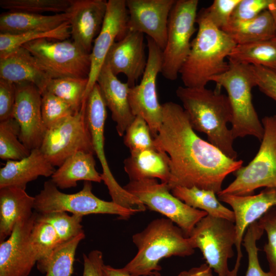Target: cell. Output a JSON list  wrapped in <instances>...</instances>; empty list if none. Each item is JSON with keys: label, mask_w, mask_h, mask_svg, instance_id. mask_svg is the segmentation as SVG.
Returning <instances> with one entry per match:
<instances>
[{"label": "cell", "mask_w": 276, "mask_h": 276, "mask_svg": "<svg viewBox=\"0 0 276 276\" xmlns=\"http://www.w3.org/2000/svg\"><path fill=\"white\" fill-rule=\"evenodd\" d=\"M258 221L267 235L268 241L264 246V251L269 265V272L272 276H276V206L271 208Z\"/></svg>", "instance_id": "b9f144b4"}, {"label": "cell", "mask_w": 276, "mask_h": 276, "mask_svg": "<svg viewBox=\"0 0 276 276\" xmlns=\"http://www.w3.org/2000/svg\"><path fill=\"white\" fill-rule=\"evenodd\" d=\"M274 117H275V119H276V114H275V115H274Z\"/></svg>", "instance_id": "816d5d0a"}, {"label": "cell", "mask_w": 276, "mask_h": 276, "mask_svg": "<svg viewBox=\"0 0 276 276\" xmlns=\"http://www.w3.org/2000/svg\"><path fill=\"white\" fill-rule=\"evenodd\" d=\"M240 0H214L208 7L202 8L199 12L220 29L225 27Z\"/></svg>", "instance_id": "7bdbcfd3"}, {"label": "cell", "mask_w": 276, "mask_h": 276, "mask_svg": "<svg viewBox=\"0 0 276 276\" xmlns=\"http://www.w3.org/2000/svg\"><path fill=\"white\" fill-rule=\"evenodd\" d=\"M16 91L15 84L0 79V122L13 118Z\"/></svg>", "instance_id": "bcb514c9"}, {"label": "cell", "mask_w": 276, "mask_h": 276, "mask_svg": "<svg viewBox=\"0 0 276 276\" xmlns=\"http://www.w3.org/2000/svg\"><path fill=\"white\" fill-rule=\"evenodd\" d=\"M228 62L229 69L213 77L210 81L227 92L232 112L233 138L250 135L261 141L264 129L252 103L251 90L256 84L250 65Z\"/></svg>", "instance_id": "5b68a950"}, {"label": "cell", "mask_w": 276, "mask_h": 276, "mask_svg": "<svg viewBox=\"0 0 276 276\" xmlns=\"http://www.w3.org/2000/svg\"><path fill=\"white\" fill-rule=\"evenodd\" d=\"M128 12L126 0L107 1V9L101 30L95 39L91 56L88 82L84 96L96 83L98 75L111 46L123 39L128 32Z\"/></svg>", "instance_id": "e0dca14e"}, {"label": "cell", "mask_w": 276, "mask_h": 276, "mask_svg": "<svg viewBox=\"0 0 276 276\" xmlns=\"http://www.w3.org/2000/svg\"><path fill=\"white\" fill-rule=\"evenodd\" d=\"M0 79L14 84L33 83L42 94L52 78L34 56L21 47L0 58Z\"/></svg>", "instance_id": "603a6c76"}, {"label": "cell", "mask_w": 276, "mask_h": 276, "mask_svg": "<svg viewBox=\"0 0 276 276\" xmlns=\"http://www.w3.org/2000/svg\"><path fill=\"white\" fill-rule=\"evenodd\" d=\"M198 3V0H176L171 11L160 72L167 80H176L190 53Z\"/></svg>", "instance_id": "ba28073f"}, {"label": "cell", "mask_w": 276, "mask_h": 276, "mask_svg": "<svg viewBox=\"0 0 276 276\" xmlns=\"http://www.w3.org/2000/svg\"><path fill=\"white\" fill-rule=\"evenodd\" d=\"M254 79L263 94L276 101V73L266 67L250 65Z\"/></svg>", "instance_id": "ee69618b"}, {"label": "cell", "mask_w": 276, "mask_h": 276, "mask_svg": "<svg viewBox=\"0 0 276 276\" xmlns=\"http://www.w3.org/2000/svg\"><path fill=\"white\" fill-rule=\"evenodd\" d=\"M96 83L106 107L111 111L117 133L122 136L135 117L129 102L130 86L127 82L120 81L106 63H104L100 71Z\"/></svg>", "instance_id": "7402d4cb"}, {"label": "cell", "mask_w": 276, "mask_h": 276, "mask_svg": "<svg viewBox=\"0 0 276 276\" xmlns=\"http://www.w3.org/2000/svg\"><path fill=\"white\" fill-rule=\"evenodd\" d=\"M162 107L163 121L154 140L156 148L169 157L170 190L196 187L218 194L227 176L243 162L229 158L199 136L181 106L167 102Z\"/></svg>", "instance_id": "6da1fadb"}, {"label": "cell", "mask_w": 276, "mask_h": 276, "mask_svg": "<svg viewBox=\"0 0 276 276\" xmlns=\"http://www.w3.org/2000/svg\"><path fill=\"white\" fill-rule=\"evenodd\" d=\"M92 182L84 181L82 189L74 194L59 191L51 180L44 182L42 189L34 196V210L38 214L70 212L84 216L90 214H110L128 219L137 212L115 202L97 197L92 192Z\"/></svg>", "instance_id": "8992f818"}, {"label": "cell", "mask_w": 276, "mask_h": 276, "mask_svg": "<svg viewBox=\"0 0 276 276\" xmlns=\"http://www.w3.org/2000/svg\"><path fill=\"white\" fill-rule=\"evenodd\" d=\"M34 200L20 188L0 189V242L9 237L17 222L33 216Z\"/></svg>", "instance_id": "d4e9b609"}, {"label": "cell", "mask_w": 276, "mask_h": 276, "mask_svg": "<svg viewBox=\"0 0 276 276\" xmlns=\"http://www.w3.org/2000/svg\"><path fill=\"white\" fill-rule=\"evenodd\" d=\"M41 97L42 118L47 130L57 126L75 113L67 103L55 95L44 91Z\"/></svg>", "instance_id": "f35d334b"}, {"label": "cell", "mask_w": 276, "mask_h": 276, "mask_svg": "<svg viewBox=\"0 0 276 276\" xmlns=\"http://www.w3.org/2000/svg\"><path fill=\"white\" fill-rule=\"evenodd\" d=\"M107 9L106 0H71L68 14L72 40L81 49L91 53Z\"/></svg>", "instance_id": "ffe728a7"}, {"label": "cell", "mask_w": 276, "mask_h": 276, "mask_svg": "<svg viewBox=\"0 0 276 276\" xmlns=\"http://www.w3.org/2000/svg\"><path fill=\"white\" fill-rule=\"evenodd\" d=\"M83 270L82 276H104V265L101 251L94 249L88 254H83Z\"/></svg>", "instance_id": "7dc6e473"}, {"label": "cell", "mask_w": 276, "mask_h": 276, "mask_svg": "<svg viewBox=\"0 0 276 276\" xmlns=\"http://www.w3.org/2000/svg\"><path fill=\"white\" fill-rule=\"evenodd\" d=\"M198 30L179 74L184 86L205 87L213 77L229 68L225 61L237 45L232 38L206 17L197 13Z\"/></svg>", "instance_id": "3957f363"}, {"label": "cell", "mask_w": 276, "mask_h": 276, "mask_svg": "<svg viewBox=\"0 0 276 276\" xmlns=\"http://www.w3.org/2000/svg\"><path fill=\"white\" fill-rule=\"evenodd\" d=\"M171 191L174 196L191 207L203 211L210 216L235 222L233 211L222 204L216 197L217 194L212 191L179 187Z\"/></svg>", "instance_id": "4dcf8cb0"}, {"label": "cell", "mask_w": 276, "mask_h": 276, "mask_svg": "<svg viewBox=\"0 0 276 276\" xmlns=\"http://www.w3.org/2000/svg\"><path fill=\"white\" fill-rule=\"evenodd\" d=\"M84 232L57 246L47 262L43 273L45 276H72L76 251L85 238Z\"/></svg>", "instance_id": "e575fe53"}, {"label": "cell", "mask_w": 276, "mask_h": 276, "mask_svg": "<svg viewBox=\"0 0 276 276\" xmlns=\"http://www.w3.org/2000/svg\"><path fill=\"white\" fill-rule=\"evenodd\" d=\"M36 213L17 222L11 234L0 242V276H28L37 262L30 242Z\"/></svg>", "instance_id": "ac0fdd59"}, {"label": "cell", "mask_w": 276, "mask_h": 276, "mask_svg": "<svg viewBox=\"0 0 276 276\" xmlns=\"http://www.w3.org/2000/svg\"><path fill=\"white\" fill-rule=\"evenodd\" d=\"M236 237L234 222L208 215L196 225L189 238L218 276H232L228 261L234 256Z\"/></svg>", "instance_id": "30bf717a"}, {"label": "cell", "mask_w": 276, "mask_h": 276, "mask_svg": "<svg viewBox=\"0 0 276 276\" xmlns=\"http://www.w3.org/2000/svg\"><path fill=\"white\" fill-rule=\"evenodd\" d=\"M144 34L128 30L121 40L116 41L110 48L104 63L114 75L124 74L130 87L142 78L147 63L145 54Z\"/></svg>", "instance_id": "44dd1931"}, {"label": "cell", "mask_w": 276, "mask_h": 276, "mask_svg": "<svg viewBox=\"0 0 276 276\" xmlns=\"http://www.w3.org/2000/svg\"><path fill=\"white\" fill-rule=\"evenodd\" d=\"M272 0H240L235 7L231 19L246 20L257 17L268 9Z\"/></svg>", "instance_id": "f6af8a7d"}, {"label": "cell", "mask_w": 276, "mask_h": 276, "mask_svg": "<svg viewBox=\"0 0 276 276\" xmlns=\"http://www.w3.org/2000/svg\"><path fill=\"white\" fill-rule=\"evenodd\" d=\"M264 232L257 221L251 224L245 232L242 244L248 256V266L245 276H272L269 271L265 272L262 269L258 258L259 249L257 242Z\"/></svg>", "instance_id": "60d3db41"}, {"label": "cell", "mask_w": 276, "mask_h": 276, "mask_svg": "<svg viewBox=\"0 0 276 276\" xmlns=\"http://www.w3.org/2000/svg\"><path fill=\"white\" fill-rule=\"evenodd\" d=\"M228 58L229 62L262 66L276 73V37L236 45Z\"/></svg>", "instance_id": "f546056e"}, {"label": "cell", "mask_w": 276, "mask_h": 276, "mask_svg": "<svg viewBox=\"0 0 276 276\" xmlns=\"http://www.w3.org/2000/svg\"><path fill=\"white\" fill-rule=\"evenodd\" d=\"M30 242L37 257V269L42 273L54 250L62 243L52 225L37 219L36 217L31 233Z\"/></svg>", "instance_id": "d6a6232c"}, {"label": "cell", "mask_w": 276, "mask_h": 276, "mask_svg": "<svg viewBox=\"0 0 276 276\" xmlns=\"http://www.w3.org/2000/svg\"><path fill=\"white\" fill-rule=\"evenodd\" d=\"M104 276H131L123 268H116L109 265H104L103 267Z\"/></svg>", "instance_id": "681fc988"}, {"label": "cell", "mask_w": 276, "mask_h": 276, "mask_svg": "<svg viewBox=\"0 0 276 276\" xmlns=\"http://www.w3.org/2000/svg\"><path fill=\"white\" fill-rule=\"evenodd\" d=\"M13 118L20 128L19 139L30 151L40 148L47 131L41 114V94L33 83L15 84Z\"/></svg>", "instance_id": "9a60e30c"}, {"label": "cell", "mask_w": 276, "mask_h": 276, "mask_svg": "<svg viewBox=\"0 0 276 276\" xmlns=\"http://www.w3.org/2000/svg\"><path fill=\"white\" fill-rule=\"evenodd\" d=\"M262 123L264 135L257 154L234 173V180L217 195H249L260 188H276V119L266 116Z\"/></svg>", "instance_id": "52a82bcc"}, {"label": "cell", "mask_w": 276, "mask_h": 276, "mask_svg": "<svg viewBox=\"0 0 276 276\" xmlns=\"http://www.w3.org/2000/svg\"><path fill=\"white\" fill-rule=\"evenodd\" d=\"M52 78H88L90 53L78 47L72 40L39 39L24 44Z\"/></svg>", "instance_id": "7c38bea8"}, {"label": "cell", "mask_w": 276, "mask_h": 276, "mask_svg": "<svg viewBox=\"0 0 276 276\" xmlns=\"http://www.w3.org/2000/svg\"><path fill=\"white\" fill-rule=\"evenodd\" d=\"M70 36L68 21L49 31H36L17 34L0 33V58L6 57L30 41L42 38L63 40L68 39Z\"/></svg>", "instance_id": "1f68e13d"}, {"label": "cell", "mask_w": 276, "mask_h": 276, "mask_svg": "<svg viewBox=\"0 0 276 276\" xmlns=\"http://www.w3.org/2000/svg\"><path fill=\"white\" fill-rule=\"evenodd\" d=\"M71 0H0V7L9 11L34 14L65 13Z\"/></svg>", "instance_id": "74e56055"}, {"label": "cell", "mask_w": 276, "mask_h": 276, "mask_svg": "<svg viewBox=\"0 0 276 276\" xmlns=\"http://www.w3.org/2000/svg\"><path fill=\"white\" fill-rule=\"evenodd\" d=\"M94 155L84 151L76 152L54 171L51 180L60 189L76 187L81 180L101 182L102 175L96 168Z\"/></svg>", "instance_id": "4316f807"}, {"label": "cell", "mask_w": 276, "mask_h": 276, "mask_svg": "<svg viewBox=\"0 0 276 276\" xmlns=\"http://www.w3.org/2000/svg\"><path fill=\"white\" fill-rule=\"evenodd\" d=\"M146 37L147 65L140 83L129 88V102L133 114L135 117H142L146 121L154 138L163 118V107L159 103L156 91V79L161 72L163 50L152 39Z\"/></svg>", "instance_id": "4fadbf2b"}, {"label": "cell", "mask_w": 276, "mask_h": 276, "mask_svg": "<svg viewBox=\"0 0 276 276\" xmlns=\"http://www.w3.org/2000/svg\"><path fill=\"white\" fill-rule=\"evenodd\" d=\"M88 82V78H52L45 91L51 93L62 99L77 113L81 110Z\"/></svg>", "instance_id": "836d02e7"}, {"label": "cell", "mask_w": 276, "mask_h": 276, "mask_svg": "<svg viewBox=\"0 0 276 276\" xmlns=\"http://www.w3.org/2000/svg\"><path fill=\"white\" fill-rule=\"evenodd\" d=\"M20 128L13 119L0 122V158L18 160L28 156L31 151L19 139Z\"/></svg>", "instance_id": "d590c367"}, {"label": "cell", "mask_w": 276, "mask_h": 276, "mask_svg": "<svg viewBox=\"0 0 276 276\" xmlns=\"http://www.w3.org/2000/svg\"><path fill=\"white\" fill-rule=\"evenodd\" d=\"M66 13L43 15L8 11L0 15V33L17 34L54 29L68 21Z\"/></svg>", "instance_id": "83f0119b"}, {"label": "cell", "mask_w": 276, "mask_h": 276, "mask_svg": "<svg viewBox=\"0 0 276 276\" xmlns=\"http://www.w3.org/2000/svg\"><path fill=\"white\" fill-rule=\"evenodd\" d=\"M124 143L130 152L155 148L154 140L149 127L141 116H136L127 128Z\"/></svg>", "instance_id": "ab89813d"}, {"label": "cell", "mask_w": 276, "mask_h": 276, "mask_svg": "<svg viewBox=\"0 0 276 276\" xmlns=\"http://www.w3.org/2000/svg\"><path fill=\"white\" fill-rule=\"evenodd\" d=\"M84 113L95 154L102 168V180L107 186L112 201L131 210H139L142 205L135 196L126 191L116 180L107 163L104 150V127L106 106L96 83L83 103Z\"/></svg>", "instance_id": "8fae6325"}, {"label": "cell", "mask_w": 276, "mask_h": 276, "mask_svg": "<svg viewBox=\"0 0 276 276\" xmlns=\"http://www.w3.org/2000/svg\"><path fill=\"white\" fill-rule=\"evenodd\" d=\"M212 270L206 263H204L188 270L182 271L178 276H213ZM151 276H160V274L159 272H156Z\"/></svg>", "instance_id": "c3c4849f"}, {"label": "cell", "mask_w": 276, "mask_h": 276, "mask_svg": "<svg viewBox=\"0 0 276 276\" xmlns=\"http://www.w3.org/2000/svg\"><path fill=\"white\" fill-rule=\"evenodd\" d=\"M268 10L272 17L276 28V0L271 1V3L268 7Z\"/></svg>", "instance_id": "f907efd6"}, {"label": "cell", "mask_w": 276, "mask_h": 276, "mask_svg": "<svg viewBox=\"0 0 276 276\" xmlns=\"http://www.w3.org/2000/svg\"><path fill=\"white\" fill-rule=\"evenodd\" d=\"M217 195L220 201L231 206L234 214L237 258L231 272L232 276H238L243 257L241 245L245 232L251 224L276 206V188H265L257 195Z\"/></svg>", "instance_id": "2e32d148"}, {"label": "cell", "mask_w": 276, "mask_h": 276, "mask_svg": "<svg viewBox=\"0 0 276 276\" xmlns=\"http://www.w3.org/2000/svg\"><path fill=\"white\" fill-rule=\"evenodd\" d=\"M169 162L168 154L155 148L130 152L124 161V168L130 181L158 178L168 184L170 178Z\"/></svg>", "instance_id": "484cf974"}, {"label": "cell", "mask_w": 276, "mask_h": 276, "mask_svg": "<svg viewBox=\"0 0 276 276\" xmlns=\"http://www.w3.org/2000/svg\"><path fill=\"white\" fill-rule=\"evenodd\" d=\"M55 171L39 148L18 160H7L0 169V189L15 187L26 190L27 184L39 176L50 177Z\"/></svg>", "instance_id": "cb8c5ba5"}, {"label": "cell", "mask_w": 276, "mask_h": 276, "mask_svg": "<svg viewBox=\"0 0 276 276\" xmlns=\"http://www.w3.org/2000/svg\"><path fill=\"white\" fill-rule=\"evenodd\" d=\"M123 188L146 208L172 221L187 237L198 222L208 215L205 212L191 207L170 193L167 183L158 182L155 178L129 181Z\"/></svg>", "instance_id": "9c48e42d"}, {"label": "cell", "mask_w": 276, "mask_h": 276, "mask_svg": "<svg viewBox=\"0 0 276 276\" xmlns=\"http://www.w3.org/2000/svg\"><path fill=\"white\" fill-rule=\"evenodd\" d=\"M39 149L54 167H58L77 152L95 154L83 104L79 112L47 130Z\"/></svg>", "instance_id": "5bb4252c"}, {"label": "cell", "mask_w": 276, "mask_h": 276, "mask_svg": "<svg viewBox=\"0 0 276 276\" xmlns=\"http://www.w3.org/2000/svg\"><path fill=\"white\" fill-rule=\"evenodd\" d=\"M132 239L137 251L122 267L131 276H151L161 270L159 263L162 259L187 257L194 252L189 237L168 218L153 220Z\"/></svg>", "instance_id": "277c9868"}, {"label": "cell", "mask_w": 276, "mask_h": 276, "mask_svg": "<svg viewBox=\"0 0 276 276\" xmlns=\"http://www.w3.org/2000/svg\"><path fill=\"white\" fill-rule=\"evenodd\" d=\"M128 28L146 34L163 50L171 11L176 0H126Z\"/></svg>", "instance_id": "d6986e66"}, {"label": "cell", "mask_w": 276, "mask_h": 276, "mask_svg": "<svg viewBox=\"0 0 276 276\" xmlns=\"http://www.w3.org/2000/svg\"><path fill=\"white\" fill-rule=\"evenodd\" d=\"M237 45L266 40L276 37V28L268 9L246 20L231 19L222 29Z\"/></svg>", "instance_id": "f1b7e54d"}, {"label": "cell", "mask_w": 276, "mask_h": 276, "mask_svg": "<svg viewBox=\"0 0 276 276\" xmlns=\"http://www.w3.org/2000/svg\"><path fill=\"white\" fill-rule=\"evenodd\" d=\"M36 214L37 219L52 225L62 243L71 240L84 232L81 224L83 218L82 216L74 214L70 215L65 212Z\"/></svg>", "instance_id": "8d00e7d4"}, {"label": "cell", "mask_w": 276, "mask_h": 276, "mask_svg": "<svg viewBox=\"0 0 276 276\" xmlns=\"http://www.w3.org/2000/svg\"><path fill=\"white\" fill-rule=\"evenodd\" d=\"M177 98L189 116L194 130L205 133L209 143L229 158L236 160L231 129L232 112L227 96L204 87L179 86L176 90Z\"/></svg>", "instance_id": "7a4b0ae2"}]
</instances>
